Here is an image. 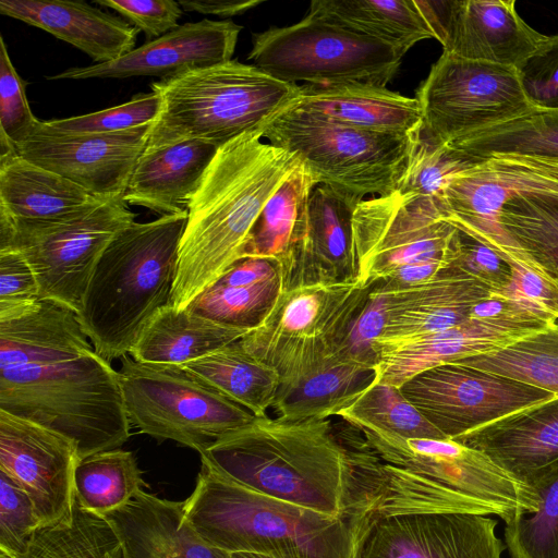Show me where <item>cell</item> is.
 Listing matches in <instances>:
<instances>
[{"label": "cell", "mask_w": 558, "mask_h": 558, "mask_svg": "<svg viewBox=\"0 0 558 558\" xmlns=\"http://www.w3.org/2000/svg\"><path fill=\"white\" fill-rule=\"evenodd\" d=\"M199 456L242 486L328 515L378 500L359 452L338 440L330 417L255 416Z\"/></svg>", "instance_id": "obj_1"}, {"label": "cell", "mask_w": 558, "mask_h": 558, "mask_svg": "<svg viewBox=\"0 0 558 558\" xmlns=\"http://www.w3.org/2000/svg\"><path fill=\"white\" fill-rule=\"evenodd\" d=\"M252 131L220 146L187 204L169 304L185 310L245 258L251 232L300 157Z\"/></svg>", "instance_id": "obj_2"}, {"label": "cell", "mask_w": 558, "mask_h": 558, "mask_svg": "<svg viewBox=\"0 0 558 558\" xmlns=\"http://www.w3.org/2000/svg\"><path fill=\"white\" fill-rule=\"evenodd\" d=\"M184 517L213 547L275 558H357L378 515V501L328 515L256 493L201 458Z\"/></svg>", "instance_id": "obj_3"}, {"label": "cell", "mask_w": 558, "mask_h": 558, "mask_svg": "<svg viewBox=\"0 0 558 558\" xmlns=\"http://www.w3.org/2000/svg\"><path fill=\"white\" fill-rule=\"evenodd\" d=\"M187 210L133 222L106 247L76 314L95 351L108 362L129 354L170 302Z\"/></svg>", "instance_id": "obj_4"}, {"label": "cell", "mask_w": 558, "mask_h": 558, "mask_svg": "<svg viewBox=\"0 0 558 558\" xmlns=\"http://www.w3.org/2000/svg\"><path fill=\"white\" fill-rule=\"evenodd\" d=\"M0 410L70 438L81 459L130 437L120 374L93 345L0 368Z\"/></svg>", "instance_id": "obj_5"}, {"label": "cell", "mask_w": 558, "mask_h": 558, "mask_svg": "<svg viewBox=\"0 0 558 558\" xmlns=\"http://www.w3.org/2000/svg\"><path fill=\"white\" fill-rule=\"evenodd\" d=\"M161 99L144 151L199 140L218 147L257 131L295 99L300 86L230 60L151 83Z\"/></svg>", "instance_id": "obj_6"}, {"label": "cell", "mask_w": 558, "mask_h": 558, "mask_svg": "<svg viewBox=\"0 0 558 558\" xmlns=\"http://www.w3.org/2000/svg\"><path fill=\"white\" fill-rule=\"evenodd\" d=\"M371 287L359 277L281 289L263 320L240 342L277 372V398L350 347Z\"/></svg>", "instance_id": "obj_7"}, {"label": "cell", "mask_w": 558, "mask_h": 558, "mask_svg": "<svg viewBox=\"0 0 558 558\" xmlns=\"http://www.w3.org/2000/svg\"><path fill=\"white\" fill-rule=\"evenodd\" d=\"M258 131L269 144L296 154L318 184L356 203L396 193L421 138L357 129L287 106Z\"/></svg>", "instance_id": "obj_8"}, {"label": "cell", "mask_w": 558, "mask_h": 558, "mask_svg": "<svg viewBox=\"0 0 558 558\" xmlns=\"http://www.w3.org/2000/svg\"><path fill=\"white\" fill-rule=\"evenodd\" d=\"M126 205L123 196L96 199L50 219H16L0 211V252H20L35 274L39 298L77 314L104 251L135 222Z\"/></svg>", "instance_id": "obj_9"}, {"label": "cell", "mask_w": 558, "mask_h": 558, "mask_svg": "<svg viewBox=\"0 0 558 558\" xmlns=\"http://www.w3.org/2000/svg\"><path fill=\"white\" fill-rule=\"evenodd\" d=\"M119 374L130 425L199 454L255 417L182 365L138 362L126 354Z\"/></svg>", "instance_id": "obj_10"}, {"label": "cell", "mask_w": 558, "mask_h": 558, "mask_svg": "<svg viewBox=\"0 0 558 558\" xmlns=\"http://www.w3.org/2000/svg\"><path fill=\"white\" fill-rule=\"evenodd\" d=\"M402 57L381 41L307 14L295 24L254 34L247 59L268 75L290 84L386 87Z\"/></svg>", "instance_id": "obj_11"}, {"label": "cell", "mask_w": 558, "mask_h": 558, "mask_svg": "<svg viewBox=\"0 0 558 558\" xmlns=\"http://www.w3.org/2000/svg\"><path fill=\"white\" fill-rule=\"evenodd\" d=\"M416 96L422 111L421 135L446 146L533 109L515 68L447 52L433 64Z\"/></svg>", "instance_id": "obj_12"}, {"label": "cell", "mask_w": 558, "mask_h": 558, "mask_svg": "<svg viewBox=\"0 0 558 558\" xmlns=\"http://www.w3.org/2000/svg\"><path fill=\"white\" fill-rule=\"evenodd\" d=\"M352 227L354 276L371 288L403 267L454 265L461 253V232L430 199L397 192L364 199L354 209Z\"/></svg>", "instance_id": "obj_13"}, {"label": "cell", "mask_w": 558, "mask_h": 558, "mask_svg": "<svg viewBox=\"0 0 558 558\" xmlns=\"http://www.w3.org/2000/svg\"><path fill=\"white\" fill-rule=\"evenodd\" d=\"M383 462L488 506L505 522L534 512L535 495L483 452L450 439L359 428Z\"/></svg>", "instance_id": "obj_14"}, {"label": "cell", "mask_w": 558, "mask_h": 558, "mask_svg": "<svg viewBox=\"0 0 558 558\" xmlns=\"http://www.w3.org/2000/svg\"><path fill=\"white\" fill-rule=\"evenodd\" d=\"M400 390L450 440L556 398L544 389L454 362L416 374Z\"/></svg>", "instance_id": "obj_15"}, {"label": "cell", "mask_w": 558, "mask_h": 558, "mask_svg": "<svg viewBox=\"0 0 558 558\" xmlns=\"http://www.w3.org/2000/svg\"><path fill=\"white\" fill-rule=\"evenodd\" d=\"M150 125L106 134H65L38 120L15 142L24 159L72 181L98 199L124 195Z\"/></svg>", "instance_id": "obj_16"}, {"label": "cell", "mask_w": 558, "mask_h": 558, "mask_svg": "<svg viewBox=\"0 0 558 558\" xmlns=\"http://www.w3.org/2000/svg\"><path fill=\"white\" fill-rule=\"evenodd\" d=\"M496 526L478 513L378 511L357 558H501Z\"/></svg>", "instance_id": "obj_17"}, {"label": "cell", "mask_w": 558, "mask_h": 558, "mask_svg": "<svg viewBox=\"0 0 558 558\" xmlns=\"http://www.w3.org/2000/svg\"><path fill=\"white\" fill-rule=\"evenodd\" d=\"M80 460L70 438L0 410V471L31 497L40 529L71 517Z\"/></svg>", "instance_id": "obj_18"}, {"label": "cell", "mask_w": 558, "mask_h": 558, "mask_svg": "<svg viewBox=\"0 0 558 558\" xmlns=\"http://www.w3.org/2000/svg\"><path fill=\"white\" fill-rule=\"evenodd\" d=\"M242 27L230 20L185 23L102 64L70 68L50 80L172 77L190 70L232 60Z\"/></svg>", "instance_id": "obj_19"}, {"label": "cell", "mask_w": 558, "mask_h": 558, "mask_svg": "<svg viewBox=\"0 0 558 558\" xmlns=\"http://www.w3.org/2000/svg\"><path fill=\"white\" fill-rule=\"evenodd\" d=\"M546 38L518 14L514 0L447 1L442 52L517 68Z\"/></svg>", "instance_id": "obj_20"}, {"label": "cell", "mask_w": 558, "mask_h": 558, "mask_svg": "<svg viewBox=\"0 0 558 558\" xmlns=\"http://www.w3.org/2000/svg\"><path fill=\"white\" fill-rule=\"evenodd\" d=\"M357 204L326 185L315 186L305 232L280 267L281 289L355 277L352 225Z\"/></svg>", "instance_id": "obj_21"}, {"label": "cell", "mask_w": 558, "mask_h": 558, "mask_svg": "<svg viewBox=\"0 0 558 558\" xmlns=\"http://www.w3.org/2000/svg\"><path fill=\"white\" fill-rule=\"evenodd\" d=\"M492 290L451 266L427 281L388 292L385 325L374 341L392 342L440 332L470 320L472 306ZM373 341V342H374Z\"/></svg>", "instance_id": "obj_22"}, {"label": "cell", "mask_w": 558, "mask_h": 558, "mask_svg": "<svg viewBox=\"0 0 558 558\" xmlns=\"http://www.w3.org/2000/svg\"><path fill=\"white\" fill-rule=\"evenodd\" d=\"M483 161L511 187L496 220L504 243L513 245L558 283V181L496 158Z\"/></svg>", "instance_id": "obj_23"}, {"label": "cell", "mask_w": 558, "mask_h": 558, "mask_svg": "<svg viewBox=\"0 0 558 558\" xmlns=\"http://www.w3.org/2000/svg\"><path fill=\"white\" fill-rule=\"evenodd\" d=\"M454 441L483 452L533 493V485L558 463V397L508 414Z\"/></svg>", "instance_id": "obj_24"}, {"label": "cell", "mask_w": 558, "mask_h": 558, "mask_svg": "<svg viewBox=\"0 0 558 558\" xmlns=\"http://www.w3.org/2000/svg\"><path fill=\"white\" fill-rule=\"evenodd\" d=\"M533 332L536 331L470 319L432 335L392 342L374 341V381L400 388L425 369L506 348Z\"/></svg>", "instance_id": "obj_25"}, {"label": "cell", "mask_w": 558, "mask_h": 558, "mask_svg": "<svg viewBox=\"0 0 558 558\" xmlns=\"http://www.w3.org/2000/svg\"><path fill=\"white\" fill-rule=\"evenodd\" d=\"M102 517L113 529L126 558H230L206 543L184 517L183 501L143 489Z\"/></svg>", "instance_id": "obj_26"}, {"label": "cell", "mask_w": 558, "mask_h": 558, "mask_svg": "<svg viewBox=\"0 0 558 558\" xmlns=\"http://www.w3.org/2000/svg\"><path fill=\"white\" fill-rule=\"evenodd\" d=\"M0 13L69 43L94 64L114 61L135 49L136 27L85 1L1 0Z\"/></svg>", "instance_id": "obj_27"}, {"label": "cell", "mask_w": 558, "mask_h": 558, "mask_svg": "<svg viewBox=\"0 0 558 558\" xmlns=\"http://www.w3.org/2000/svg\"><path fill=\"white\" fill-rule=\"evenodd\" d=\"M287 107L368 131L411 136H420L422 132V111L417 99L384 86L303 84L298 97Z\"/></svg>", "instance_id": "obj_28"}, {"label": "cell", "mask_w": 558, "mask_h": 558, "mask_svg": "<svg viewBox=\"0 0 558 558\" xmlns=\"http://www.w3.org/2000/svg\"><path fill=\"white\" fill-rule=\"evenodd\" d=\"M446 1L314 0L308 14L381 41L404 56L423 39L441 43Z\"/></svg>", "instance_id": "obj_29"}, {"label": "cell", "mask_w": 558, "mask_h": 558, "mask_svg": "<svg viewBox=\"0 0 558 558\" xmlns=\"http://www.w3.org/2000/svg\"><path fill=\"white\" fill-rule=\"evenodd\" d=\"M218 148L209 142L191 140L144 151L130 178L124 202L161 216L187 210Z\"/></svg>", "instance_id": "obj_30"}, {"label": "cell", "mask_w": 558, "mask_h": 558, "mask_svg": "<svg viewBox=\"0 0 558 558\" xmlns=\"http://www.w3.org/2000/svg\"><path fill=\"white\" fill-rule=\"evenodd\" d=\"M252 329L223 325L170 304L161 307L130 350L133 360L183 365L239 341Z\"/></svg>", "instance_id": "obj_31"}, {"label": "cell", "mask_w": 558, "mask_h": 558, "mask_svg": "<svg viewBox=\"0 0 558 558\" xmlns=\"http://www.w3.org/2000/svg\"><path fill=\"white\" fill-rule=\"evenodd\" d=\"M96 199L83 187L24 159L17 151L0 155V211L13 218L50 219Z\"/></svg>", "instance_id": "obj_32"}, {"label": "cell", "mask_w": 558, "mask_h": 558, "mask_svg": "<svg viewBox=\"0 0 558 558\" xmlns=\"http://www.w3.org/2000/svg\"><path fill=\"white\" fill-rule=\"evenodd\" d=\"M375 379V357L357 354L349 347L275 400L276 416L289 420L328 418L337 415Z\"/></svg>", "instance_id": "obj_33"}, {"label": "cell", "mask_w": 558, "mask_h": 558, "mask_svg": "<svg viewBox=\"0 0 558 558\" xmlns=\"http://www.w3.org/2000/svg\"><path fill=\"white\" fill-rule=\"evenodd\" d=\"M317 185L301 160L265 204L251 232L245 258H268L280 269L305 232L310 197Z\"/></svg>", "instance_id": "obj_34"}, {"label": "cell", "mask_w": 558, "mask_h": 558, "mask_svg": "<svg viewBox=\"0 0 558 558\" xmlns=\"http://www.w3.org/2000/svg\"><path fill=\"white\" fill-rule=\"evenodd\" d=\"M182 366L254 416L267 415L280 387L277 372L251 355L240 340Z\"/></svg>", "instance_id": "obj_35"}, {"label": "cell", "mask_w": 558, "mask_h": 558, "mask_svg": "<svg viewBox=\"0 0 558 558\" xmlns=\"http://www.w3.org/2000/svg\"><path fill=\"white\" fill-rule=\"evenodd\" d=\"M449 147L478 161L496 155L558 159V110L532 109Z\"/></svg>", "instance_id": "obj_36"}, {"label": "cell", "mask_w": 558, "mask_h": 558, "mask_svg": "<svg viewBox=\"0 0 558 558\" xmlns=\"http://www.w3.org/2000/svg\"><path fill=\"white\" fill-rule=\"evenodd\" d=\"M145 483L133 452L121 448L81 459L74 472V501L102 515L124 506Z\"/></svg>", "instance_id": "obj_37"}, {"label": "cell", "mask_w": 558, "mask_h": 558, "mask_svg": "<svg viewBox=\"0 0 558 558\" xmlns=\"http://www.w3.org/2000/svg\"><path fill=\"white\" fill-rule=\"evenodd\" d=\"M454 363L509 377L558 397V322L506 348Z\"/></svg>", "instance_id": "obj_38"}, {"label": "cell", "mask_w": 558, "mask_h": 558, "mask_svg": "<svg viewBox=\"0 0 558 558\" xmlns=\"http://www.w3.org/2000/svg\"><path fill=\"white\" fill-rule=\"evenodd\" d=\"M337 416L356 428H375L405 438L447 439L401 392L373 381Z\"/></svg>", "instance_id": "obj_39"}, {"label": "cell", "mask_w": 558, "mask_h": 558, "mask_svg": "<svg viewBox=\"0 0 558 558\" xmlns=\"http://www.w3.org/2000/svg\"><path fill=\"white\" fill-rule=\"evenodd\" d=\"M119 539L109 522L75 501L71 517L35 532L20 558H113Z\"/></svg>", "instance_id": "obj_40"}, {"label": "cell", "mask_w": 558, "mask_h": 558, "mask_svg": "<svg viewBox=\"0 0 558 558\" xmlns=\"http://www.w3.org/2000/svg\"><path fill=\"white\" fill-rule=\"evenodd\" d=\"M280 290V275L259 283H240L221 276L186 310L223 325L253 329L270 310Z\"/></svg>", "instance_id": "obj_41"}, {"label": "cell", "mask_w": 558, "mask_h": 558, "mask_svg": "<svg viewBox=\"0 0 558 558\" xmlns=\"http://www.w3.org/2000/svg\"><path fill=\"white\" fill-rule=\"evenodd\" d=\"M537 508L505 526L510 558H558V463L532 487Z\"/></svg>", "instance_id": "obj_42"}, {"label": "cell", "mask_w": 558, "mask_h": 558, "mask_svg": "<svg viewBox=\"0 0 558 558\" xmlns=\"http://www.w3.org/2000/svg\"><path fill=\"white\" fill-rule=\"evenodd\" d=\"M478 162L454 148L434 144L421 135L397 193L403 197H420L437 204L450 180Z\"/></svg>", "instance_id": "obj_43"}, {"label": "cell", "mask_w": 558, "mask_h": 558, "mask_svg": "<svg viewBox=\"0 0 558 558\" xmlns=\"http://www.w3.org/2000/svg\"><path fill=\"white\" fill-rule=\"evenodd\" d=\"M161 108L160 96L150 92L100 111L65 119L45 121L46 125L65 134L117 133L151 125Z\"/></svg>", "instance_id": "obj_44"}, {"label": "cell", "mask_w": 558, "mask_h": 558, "mask_svg": "<svg viewBox=\"0 0 558 558\" xmlns=\"http://www.w3.org/2000/svg\"><path fill=\"white\" fill-rule=\"evenodd\" d=\"M39 529L40 522L31 497L0 471V554L20 558Z\"/></svg>", "instance_id": "obj_45"}, {"label": "cell", "mask_w": 558, "mask_h": 558, "mask_svg": "<svg viewBox=\"0 0 558 558\" xmlns=\"http://www.w3.org/2000/svg\"><path fill=\"white\" fill-rule=\"evenodd\" d=\"M515 70L533 109L558 110V35L547 36Z\"/></svg>", "instance_id": "obj_46"}, {"label": "cell", "mask_w": 558, "mask_h": 558, "mask_svg": "<svg viewBox=\"0 0 558 558\" xmlns=\"http://www.w3.org/2000/svg\"><path fill=\"white\" fill-rule=\"evenodd\" d=\"M38 119L26 98L25 85L13 66L3 37L0 38V132L14 143L27 135Z\"/></svg>", "instance_id": "obj_47"}, {"label": "cell", "mask_w": 558, "mask_h": 558, "mask_svg": "<svg viewBox=\"0 0 558 558\" xmlns=\"http://www.w3.org/2000/svg\"><path fill=\"white\" fill-rule=\"evenodd\" d=\"M470 319L512 329L538 331L557 322L525 300L504 290L490 291L470 311Z\"/></svg>", "instance_id": "obj_48"}, {"label": "cell", "mask_w": 558, "mask_h": 558, "mask_svg": "<svg viewBox=\"0 0 558 558\" xmlns=\"http://www.w3.org/2000/svg\"><path fill=\"white\" fill-rule=\"evenodd\" d=\"M93 3L113 9L153 41L175 29L183 9L173 0H94Z\"/></svg>", "instance_id": "obj_49"}, {"label": "cell", "mask_w": 558, "mask_h": 558, "mask_svg": "<svg viewBox=\"0 0 558 558\" xmlns=\"http://www.w3.org/2000/svg\"><path fill=\"white\" fill-rule=\"evenodd\" d=\"M461 234V253L454 266L477 279L492 291L506 290L511 282L508 264L486 245L462 232Z\"/></svg>", "instance_id": "obj_50"}, {"label": "cell", "mask_w": 558, "mask_h": 558, "mask_svg": "<svg viewBox=\"0 0 558 558\" xmlns=\"http://www.w3.org/2000/svg\"><path fill=\"white\" fill-rule=\"evenodd\" d=\"M39 298L35 274L24 258L15 251L0 252V301H32Z\"/></svg>", "instance_id": "obj_51"}, {"label": "cell", "mask_w": 558, "mask_h": 558, "mask_svg": "<svg viewBox=\"0 0 558 558\" xmlns=\"http://www.w3.org/2000/svg\"><path fill=\"white\" fill-rule=\"evenodd\" d=\"M183 11L231 17L260 4V0H180Z\"/></svg>", "instance_id": "obj_52"}, {"label": "cell", "mask_w": 558, "mask_h": 558, "mask_svg": "<svg viewBox=\"0 0 558 558\" xmlns=\"http://www.w3.org/2000/svg\"><path fill=\"white\" fill-rule=\"evenodd\" d=\"M489 158H496L507 165L542 174L558 181V159L504 155H496Z\"/></svg>", "instance_id": "obj_53"}, {"label": "cell", "mask_w": 558, "mask_h": 558, "mask_svg": "<svg viewBox=\"0 0 558 558\" xmlns=\"http://www.w3.org/2000/svg\"><path fill=\"white\" fill-rule=\"evenodd\" d=\"M230 558H275L269 555L258 554V553H247V551H238L231 553Z\"/></svg>", "instance_id": "obj_54"}, {"label": "cell", "mask_w": 558, "mask_h": 558, "mask_svg": "<svg viewBox=\"0 0 558 558\" xmlns=\"http://www.w3.org/2000/svg\"><path fill=\"white\" fill-rule=\"evenodd\" d=\"M113 558H126L124 553H123V549L121 547L120 542H119V544L117 545V547L114 549Z\"/></svg>", "instance_id": "obj_55"}, {"label": "cell", "mask_w": 558, "mask_h": 558, "mask_svg": "<svg viewBox=\"0 0 558 558\" xmlns=\"http://www.w3.org/2000/svg\"><path fill=\"white\" fill-rule=\"evenodd\" d=\"M0 558H10V557L0 554Z\"/></svg>", "instance_id": "obj_56"}]
</instances>
